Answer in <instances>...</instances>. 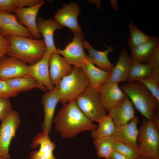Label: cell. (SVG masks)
Masks as SVG:
<instances>
[{"instance_id": "cell-20", "label": "cell", "mask_w": 159, "mask_h": 159, "mask_svg": "<svg viewBox=\"0 0 159 159\" xmlns=\"http://www.w3.org/2000/svg\"><path fill=\"white\" fill-rule=\"evenodd\" d=\"M62 26L54 19L39 18L37 21L39 33L44 38L47 51L50 54L57 52L54 44V34L55 31L61 29Z\"/></svg>"}, {"instance_id": "cell-36", "label": "cell", "mask_w": 159, "mask_h": 159, "mask_svg": "<svg viewBox=\"0 0 159 159\" xmlns=\"http://www.w3.org/2000/svg\"><path fill=\"white\" fill-rule=\"evenodd\" d=\"M10 46L9 40L0 32V60L6 55Z\"/></svg>"}, {"instance_id": "cell-17", "label": "cell", "mask_w": 159, "mask_h": 159, "mask_svg": "<svg viewBox=\"0 0 159 159\" xmlns=\"http://www.w3.org/2000/svg\"><path fill=\"white\" fill-rule=\"evenodd\" d=\"M27 66L15 57L5 56L0 60V80L6 81L28 74Z\"/></svg>"}, {"instance_id": "cell-34", "label": "cell", "mask_w": 159, "mask_h": 159, "mask_svg": "<svg viewBox=\"0 0 159 159\" xmlns=\"http://www.w3.org/2000/svg\"><path fill=\"white\" fill-rule=\"evenodd\" d=\"M19 93L11 88L5 81L0 80V99H9L17 96Z\"/></svg>"}, {"instance_id": "cell-4", "label": "cell", "mask_w": 159, "mask_h": 159, "mask_svg": "<svg viewBox=\"0 0 159 159\" xmlns=\"http://www.w3.org/2000/svg\"><path fill=\"white\" fill-rule=\"evenodd\" d=\"M89 85L82 69L73 66L71 72L63 77L59 84L60 102L63 105L74 100Z\"/></svg>"}, {"instance_id": "cell-23", "label": "cell", "mask_w": 159, "mask_h": 159, "mask_svg": "<svg viewBox=\"0 0 159 159\" xmlns=\"http://www.w3.org/2000/svg\"><path fill=\"white\" fill-rule=\"evenodd\" d=\"M132 63L131 59L128 52L125 49H122L116 64L111 72L110 78L107 82L119 83L126 81Z\"/></svg>"}, {"instance_id": "cell-3", "label": "cell", "mask_w": 159, "mask_h": 159, "mask_svg": "<svg viewBox=\"0 0 159 159\" xmlns=\"http://www.w3.org/2000/svg\"><path fill=\"white\" fill-rule=\"evenodd\" d=\"M6 37L10 43L6 55L15 57L29 65L39 61L47 52L43 40L18 36Z\"/></svg>"}, {"instance_id": "cell-32", "label": "cell", "mask_w": 159, "mask_h": 159, "mask_svg": "<svg viewBox=\"0 0 159 159\" xmlns=\"http://www.w3.org/2000/svg\"><path fill=\"white\" fill-rule=\"evenodd\" d=\"M148 89L151 94L159 101V82L154 78L150 77L138 81Z\"/></svg>"}, {"instance_id": "cell-9", "label": "cell", "mask_w": 159, "mask_h": 159, "mask_svg": "<svg viewBox=\"0 0 159 159\" xmlns=\"http://www.w3.org/2000/svg\"><path fill=\"white\" fill-rule=\"evenodd\" d=\"M50 54L47 52L39 61L32 65H27L28 74L37 82L38 88L43 91H49L53 89L50 78L49 61Z\"/></svg>"}, {"instance_id": "cell-5", "label": "cell", "mask_w": 159, "mask_h": 159, "mask_svg": "<svg viewBox=\"0 0 159 159\" xmlns=\"http://www.w3.org/2000/svg\"><path fill=\"white\" fill-rule=\"evenodd\" d=\"M79 108L92 122H98L107 115L97 89L90 85L74 100Z\"/></svg>"}, {"instance_id": "cell-13", "label": "cell", "mask_w": 159, "mask_h": 159, "mask_svg": "<svg viewBox=\"0 0 159 159\" xmlns=\"http://www.w3.org/2000/svg\"><path fill=\"white\" fill-rule=\"evenodd\" d=\"M0 32L5 37L12 36L33 37L29 29L18 22L14 15L1 11H0Z\"/></svg>"}, {"instance_id": "cell-12", "label": "cell", "mask_w": 159, "mask_h": 159, "mask_svg": "<svg viewBox=\"0 0 159 159\" xmlns=\"http://www.w3.org/2000/svg\"><path fill=\"white\" fill-rule=\"evenodd\" d=\"M139 122V117L135 115L128 123L116 127L115 132L112 137L114 140L138 148Z\"/></svg>"}, {"instance_id": "cell-10", "label": "cell", "mask_w": 159, "mask_h": 159, "mask_svg": "<svg viewBox=\"0 0 159 159\" xmlns=\"http://www.w3.org/2000/svg\"><path fill=\"white\" fill-rule=\"evenodd\" d=\"M60 101L59 85L54 86L53 89L47 91L43 95L42 103L44 117L42 126V132L49 134L51 131L55 109Z\"/></svg>"}, {"instance_id": "cell-6", "label": "cell", "mask_w": 159, "mask_h": 159, "mask_svg": "<svg viewBox=\"0 0 159 159\" xmlns=\"http://www.w3.org/2000/svg\"><path fill=\"white\" fill-rule=\"evenodd\" d=\"M138 142L141 155L159 159V130L151 121L143 120L139 129Z\"/></svg>"}, {"instance_id": "cell-40", "label": "cell", "mask_w": 159, "mask_h": 159, "mask_svg": "<svg viewBox=\"0 0 159 159\" xmlns=\"http://www.w3.org/2000/svg\"><path fill=\"white\" fill-rule=\"evenodd\" d=\"M110 159V158H107V159Z\"/></svg>"}, {"instance_id": "cell-24", "label": "cell", "mask_w": 159, "mask_h": 159, "mask_svg": "<svg viewBox=\"0 0 159 159\" xmlns=\"http://www.w3.org/2000/svg\"><path fill=\"white\" fill-rule=\"evenodd\" d=\"M81 68L88 78L90 85L97 90L101 86L108 81L111 75V72L96 67L88 56L87 62Z\"/></svg>"}, {"instance_id": "cell-26", "label": "cell", "mask_w": 159, "mask_h": 159, "mask_svg": "<svg viewBox=\"0 0 159 159\" xmlns=\"http://www.w3.org/2000/svg\"><path fill=\"white\" fill-rule=\"evenodd\" d=\"M13 89L19 92L38 88L35 80L29 74H26L5 81Z\"/></svg>"}, {"instance_id": "cell-16", "label": "cell", "mask_w": 159, "mask_h": 159, "mask_svg": "<svg viewBox=\"0 0 159 159\" xmlns=\"http://www.w3.org/2000/svg\"><path fill=\"white\" fill-rule=\"evenodd\" d=\"M102 103L106 111L122 101L126 96L119 87L118 83L107 82L98 89Z\"/></svg>"}, {"instance_id": "cell-33", "label": "cell", "mask_w": 159, "mask_h": 159, "mask_svg": "<svg viewBox=\"0 0 159 159\" xmlns=\"http://www.w3.org/2000/svg\"><path fill=\"white\" fill-rule=\"evenodd\" d=\"M152 67L150 77L159 82V46L157 47L150 56L148 62Z\"/></svg>"}, {"instance_id": "cell-7", "label": "cell", "mask_w": 159, "mask_h": 159, "mask_svg": "<svg viewBox=\"0 0 159 159\" xmlns=\"http://www.w3.org/2000/svg\"><path fill=\"white\" fill-rule=\"evenodd\" d=\"M21 120L18 112L12 110L1 120L0 127V156L10 159L9 148L11 142L16 136V132Z\"/></svg>"}, {"instance_id": "cell-38", "label": "cell", "mask_w": 159, "mask_h": 159, "mask_svg": "<svg viewBox=\"0 0 159 159\" xmlns=\"http://www.w3.org/2000/svg\"><path fill=\"white\" fill-rule=\"evenodd\" d=\"M136 159H155L151 158V157L145 156L141 155L139 157H138V158H136Z\"/></svg>"}, {"instance_id": "cell-15", "label": "cell", "mask_w": 159, "mask_h": 159, "mask_svg": "<svg viewBox=\"0 0 159 159\" xmlns=\"http://www.w3.org/2000/svg\"><path fill=\"white\" fill-rule=\"evenodd\" d=\"M38 150L32 152L29 155L30 159H57L54 156L53 151L56 145L50 139L49 134L42 132L39 133L32 141L31 147Z\"/></svg>"}, {"instance_id": "cell-25", "label": "cell", "mask_w": 159, "mask_h": 159, "mask_svg": "<svg viewBox=\"0 0 159 159\" xmlns=\"http://www.w3.org/2000/svg\"><path fill=\"white\" fill-rule=\"evenodd\" d=\"M152 69L149 63L132 62L126 81L129 83L134 82L150 77Z\"/></svg>"}, {"instance_id": "cell-21", "label": "cell", "mask_w": 159, "mask_h": 159, "mask_svg": "<svg viewBox=\"0 0 159 159\" xmlns=\"http://www.w3.org/2000/svg\"><path fill=\"white\" fill-rule=\"evenodd\" d=\"M84 48L87 51V56L90 61L97 67L102 70L111 72L115 65L109 60L108 56L112 52L113 47L111 46H106L107 49L103 51L97 50L93 48L86 40H83Z\"/></svg>"}, {"instance_id": "cell-18", "label": "cell", "mask_w": 159, "mask_h": 159, "mask_svg": "<svg viewBox=\"0 0 159 159\" xmlns=\"http://www.w3.org/2000/svg\"><path fill=\"white\" fill-rule=\"evenodd\" d=\"M108 112L107 115L112 118L116 127L128 123L135 116L133 104L127 95Z\"/></svg>"}, {"instance_id": "cell-22", "label": "cell", "mask_w": 159, "mask_h": 159, "mask_svg": "<svg viewBox=\"0 0 159 159\" xmlns=\"http://www.w3.org/2000/svg\"><path fill=\"white\" fill-rule=\"evenodd\" d=\"M159 46V39L156 36H151L148 41L131 49L132 62L147 63L155 49Z\"/></svg>"}, {"instance_id": "cell-2", "label": "cell", "mask_w": 159, "mask_h": 159, "mask_svg": "<svg viewBox=\"0 0 159 159\" xmlns=\"http://www.w3.org/2000/svg\"><path fill=\"white\" fill-rule=\"evenodd\" d=\"M145 119L159 130V101L140 82H127L120 87Z\"/></svg>"}, {"instance_id": "cell-30", "label": "cell", "mask_w": 159, "mask_h": 159, "mask_svg": "<svg viewBox=\"0 0 159 159\" xmlns=\"http://www.w3.org/2000/svg\"><path fill=\"white\" fill-rule=\"evenodd\" d=\"M129 35L128 39V45L130 49L143 43L151 38L137 27L131 21L129 23Z\"/></svg>"}, {"instance_id": "cell-29", "label": "cell", "mask_w": 159, "mask_h": 159, "mask_svg": "<svg viewBox=\"0 0 159 159\" xmlns=\"http://www.w3.org/2000/svg\"><path fill=\"white\" fill-rule=\"evenodd\" d=\"M42 0H0V11L11 13L17 9L37 4Z\"/></svg>"}, {"instance_id": "cell-31", "label": "cell", "mask_w": 159, "mask_h": 159, "mask_svg": "<svg viewBox=\"0 0 159 159\" xmlns=\"http://www.w3.org/2000/svg\"><path fill=\"white\" fill-rule=\"evenodd\" d=\"M114 150L118 152L131 159H136L141 155L139 148H136L114 140L113 144Z\"/></svg>"}, {"instance_id": "cell-37", "label": "cell", "mask_w": 159, "mask_h": 159, "mask_svg": "<svg viewBox=\"0 0 159 159\" xmlns=\"http://www.w3.org/2000/svg\"><path fill=\"white\" fill-rule=\"evenodd\" d=\"M110 159H131L121 153L113 150L109 158Z\"/></svg>"}, {"instance_id": "cell-14", "label": "cell", "mask_w": 159, "mask_h": 159, "mask_svg": "<svg viewBox=\"0 0 159 159\" xmlns=\"http://www.w3.org/2000/svg\"><path fill=\"white\" fill-rule=\"evenodd\" d=\"M45 1H42L34 5L17 9L14 12L31 33L33 37L41 39V36L37 27V18L38 11Z\"/></svg>"}, {"instance_id": "cell-35", "label": "cell", "mask_w": 159, "mask_h": 159, "mask_svg": "<svg viewBox=\"0 0 159 159\" xmlns=\"http://www.w3.org/2000/svg\"><path fill=\"white\" fill-rule=\"evenodd\" d=\"M12 110L9 99H0V120H2Z\"/></svg>"}, {"instance_id": "cell-1", "label": "cell", "mask_w": 159, "mask_h": 159, "mask_svg": "<svg viewBox=\"0 0 159 159\" xmlns=\"http://www.w3.org/2000/svg\"><path fill=\"white\" fill-rule=\"evenodd\" d=\"M53 122L55 130L63 138H72L80 132L92 131L97 127L82 112L74 100L63 105Z\"/></svg>"}, {"instance_id": "cell-8", "label": "cell", "mask_w": 159, "mask_h": 159, "mask_svg": "<svg viewBox=\"0 0 159 159\" xmlns=\"http://www.w3.org/2000/svg\"><path fill=\"white\" fill-rule=\"evenodd\" d=\"M74 34L72 41L63 49H57V52L70 65L82 68L87 59L84 49V35L82 32Z\"/></svg>"}, {"instance_id": "cell-28", "label": "cell", "mask_w": 159, "mask_h": 159, "mask_svg": "<svg viewBox=\"0 0 159 159\" xmlns=\"http://www.w3.org/2000/svg\"><path fill=\"white\" fill-rule=\"evenodd\" d=\"M114 141L112 137L102 138L94 139L93 143L98 157L105 159L109 158L113 151Z\"/></svg>"}, {"instance_id": "cell-19", "label": "cell", "mask_w": 159, "mask_h": 159, "mask_svg": "<svg viewBox=\"0 0 159 159\" xmlns=\"http://www.w3.org/2000/svg\"><path fill=\"white\" fill-rule=\"evenodd\" d=\"M73 67L58 53L50 54L49 61L50 78L52 85H59L62 79L72 71Z\"/></svg>"}, {"instance_id": "cell-11", "label": "cell", "mask_w": 159, "mask_h": 159, "mask_svg": "<svg viewBox=\"0 0 159 159\" xmlns=\"http://www.w3.org/2000/svg\"><path fill=\"white\" fill-rule=\"evenodd\" d=\"M62 7L59 9L54 16V19L62 26L69 28L74 33L82 32L77 21L81 10L75 3L63 4Z\"/></svg>"}, {"instance_id": "cell-27", "label": "cell", "mask_w": 159, "mask_h": 159, "mask_svg": "<svg viewBox=\"0 0 159 159\" xmlns=\"http://www.w3.org/2000/svg\"><path fill=\"white\" fill-rule=\"evenodd\" d=\"M98 122V127L91 131L93 139L112 137L116 127L112 118L107 115L101 119Z\"/></svg>"}, {"instance_id": "cell-39", "label": "cell", "mask_w": 159, "mask_h": 159, "mask_svg": "<svg viewBox=\"0 0 159 159\" xmlns=\"http://www.w3.org/2000/svg\"><path fill=\"white\" fill-rule=\"evenodd\" d=\"M0 159H5L0 156Z\"/></svg>"}]
</instances>
